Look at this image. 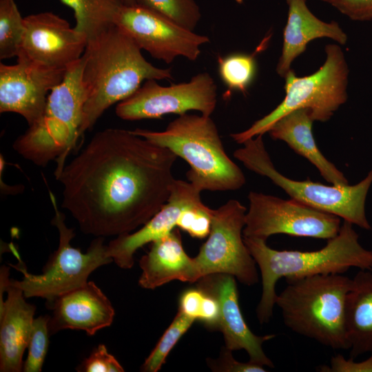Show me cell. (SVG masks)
Here are the masks:
<instances>
[{"mask_svg":"<svg viewBox=\"0 0 372 372\" xmlns=\"http://www.w3.org/2000/svg\"><path fill=\"white\" fill-rule=\"evenodd\" d=\"M50 198L55 212L52 224L57 228L59 234L58 249L49 258L42 273L34 275L28 271L18 251L12 246V251L19 263L11 266L20 271L23 277L21 280L10 279V283L21 289L25 298H44L48 307L61 296L85 285L89 276L98 267L113 262L103 237H96L86 253L73 247L70 241L75 236L74 230L67 227L65 215L58 209L55 196L51 192Z\"/></svg>","mask_w":372,"mask_h":372,"instance_id":"9","label":"cell"},{"mask_svg":"<svg viewBox=\"0 0 372 372\" xmlns=\"http://www.w3.org/2000/svg\"><path fill=\"white\" fill-rule=\"evenodd\" d=\"M216 103V84L208 72H201L188 82L169 86L161 85L157 80H147L118 103L116 114L126 121L158 118L169 114L181 115L192 110L210 116Z\"/></svg>","mask_w":372,"mask_h":372,"instance_id":"12","label":"cell"},{"mask_svg":"<svg viewBox=\"0 0 372 372\" xmlns=\"http://www.w3.org/2000/svg\"><path fill=\"white\" fill-rule=\"evenodd\" d=\"M286 281L276 299L285 326L333 349H349L344 308L353 279L335 273Z\"/></svg>","mask_w":372,"mask_h":372,"instance_id":"5","label":"cell"},{"mask_svg":"<svg viewBox=\"0 0 372 372\" xmlns=\"http://www.w3.org/2000/svg\"><path fill=\"white\" fill-rule=\"evenodd\" d=\"M70 7L75 19L74 28L90 39L116 24L123 5L119 0H61Z\"/></svg>","mask_w":372,"mask_h":372,"instance_id":"24","label":"cell"},{"mask_svg":"<svg viewBox=\"0 0 372 372\" xmlns=\"http://www.w3.org/2000/svg\"><path fill=\"white\" fill-rule=\"evenodd\" d=\"M247 211L234 199L212 209L210 233L194 258L201 278L220 273L247 286L258 282L256 262L243 238Z\"/></svg>","mask_w":372,"mask_h":372,"instance_id":"10","label":"cell"},{"mask_svg":"<svg viewBox=\"0 0 372 372\" xmlns=\"http://www.w3.org/2000/svg\"><path fill=\"white\" fill-rule=\"evenodd\" d=\"M86 92L83 133L113 104L134 93L143 81L172 79L170 68L147 61L132 37L114 24L87 40L82 56Z\"/></svg>","mask_w":372,"mask_h":372,"instance_id":"2","label":"cell"},{"mask_svg":"<svg viewBox=\"0 0 372 372\" xmlns=\"http://www.w3.org/2000/svg\"><path fill=\"white\" fill-rule=\"evenodd\" d=\"M313 121L309 110L298 109L281 117L268 132L273 139L285 142L294 152L308 160L331 184L349 185L344 174L318 147L312 133Z\"/></svg>","mask_w":372,"mask_h":372,"instance_id":"22","label":"cell"},{"mask_svg":"<svg viewBox=\"0 0 372 372\" xmlns=\"http://www.w3.org/2000/svg\"><path fill=\"white\" fill-rule=\"evenodd\" d=\"M353 224L343 220L338 234L322 249L311 251L276 250L265 240L245 237L244 241L258 265L262 295L256 309L259 322L267 323L276 304V286L282 278L296 279L314 275L344 273L351 267L372 271V251L363 247Z\"/></svg>","mask_w":372,"mask_h":372,"instance_id":"3","label":"cell"},{"mask_svg":"<svg viewBox=\"0 0 372 372\" xmlns=\"http://www.w3.org/2000/svg\"><path fill=\"white\" fill-rule=\"evenodd\" d=\"M142 269L139 285L154 289L172 280L194 282L201 277L194 258L185 251L177 229L154 240L139 261Z\"/></svg>","mask_w":372,"mask_h":372,"instance_id":"20","label":"cell"},{"mask_svg":"<svg viewBox=\"0 0 372 372\" xmlns=\"http://www.w3.org/2000/svg\"><path fill=\"white\" fill-rule=\"evenodd\" d=\"M211 211L202 201L188 206L181 212L176 227L193 238H205L210 233Z\"/></svg>","mask_w":372,"mask_h":372,"instance_id":"31","label":"cell"},{"mask_svg":"<svg viewBox=\"0 0 372 372\" xmlns=\"http://www.w3.org/2000/svg\"><path fill=\"white\" fill-rule=\"evenodd\" d=\"M177 157L131 130L100 131L56 178L61 207L85 234L132 233L167 203Z\"/></svg>","mask_w":372,"mask_h":372,"instance_id":"1","label":"cell"},{"mask_svg":"<svg viewBox=\"0 0 372 372\" xmlns=\"http://www.w3.org/2000/svg\"><path fill=\"white\" fill-rule=\"evenodd\" d=\"M131 131L185 160L190 167L186 174L188 180L202 192L237 190L246 182L242 171L227 154L210 116L185 113L164 131Z\"/></svg>","mask_w":372,"mask_h":372,"instance_id":"4","label":"cell"},{"mask_svg":"<svg viewBox=\"0 0 372 372\" xmlns=\"http://www.w3.org/2000/svg\"><path fill=\"white\" fill-rule=\"evenodd\" d=\"M49 308L52 309L48 322L50 335L68 329L93 335L110 326L115 313L110 300L92 281L61 296Z\"/></svg>","mask_w":372,"mask_h":372,"instance_id":"19","label":"cell"},{"mask_svg":"<svg viewBox=\"0 0 372 372\" xmlns=\"http://www.w3.org/2000/svg\"><path fill=\"white\" fill-rule=\"evenodd\" d=\"M178 311L209 328L218 327L219 302L214 294L201 287L187 289L181 293Z\"/></svg>","mask_w":372,"mask_h":372,"instance_id":"26","label":"cell"},{"mask_svg":"<svg viewBox=\"0 0 372 372\" xmlns=\"http://www.w3.org/2000/svg\"><path fill=\"white\" fill-rule=\"evenodd\" d=\"M318 371L322 372H372V353L369 358L360 362H355L352 358L346 359L342 355L337 354L331 357L329 366H320Z\"/></svg>","mask_w":372,"mask_h":372,"instance_id":"34","label":"cell"},{"mask_svg":"<svg viewBox=\"0 0 372 372\" xmlns=\"http://www.w3.org/2000/svg\"><path fill=\"white\" fill-rule=\"evenodd\" d=\"M25 31L24 18L14 0H0V59L17 56Z\"/></svg>","mask_w":372,"mask_h":372,"instance_id":"25","label":"cell"},{"mask_svg":"<svg viewBox=\"0 0 372 372\" xmlns=\"http://www.w3.org/2000/svg\"><path fill=\"white\" fill-rule=\"evenodd\" d=\"M24 25L17 56L50 68L68 69L85 52L87 37L52 12L30 14L24 17Z\"/></svg>","mask_w":372,"mask_h":372,"instance_id":"15","label":"cell"},{"mask_svg":"<svg viewBox=\"0 0 372 372\" xmlns=\"http://www.w3.org/2000/svg\"><path fill=\"white\" fill-rule=\"evenodd\" d=\"M79 371L123 372L124 369L104 344H99L80 366Z\"/></svg>","mask_w":372,"mask_h":372,"instance_id":"32","label":"cell"},{"mask_svg":"<svg viewBox=\"0 0 372 372\" xmlns=\"http://www.w3.org/2000/svg\"><path fill=\"white\" fill-rule=\"evenodd\" d=\"M218 62V72L224 83L230 90L246 92L256 74L254 56L235 53L220 58Z\"/></svg>","mask_w":372,"mask_h":372,"instance_id":"28","label":"cell"},{"mask_svg":"<svg viewBox=\"0 0 372 372\" xmlns=\"http://www.w3.org/2000/svg\"><path fill=\"white\" fill-rule=\"evenodd\" d=\"M17 58L16 64H0V112L19 114L30 126L42 116L50 92L63 81L68 68Z\"/></svg>","mask_w":372,"mask_h":372,"instance_id":"14","label":"cell"},{"mask_svg":"<svg viewBox=\"0 0 372 372\" xmlns=\"http://www.w3.org/2000/svg\"><path fill=\"white\" fill-rule=\"evenodd\" d=\"M332 6L352 20H372V0H335Z\"/></svg>","mask_w":372,"mask_h":372,"instance_id":"35","label":"cell"},{"mask_svg":"<svg viewBox=\"0 0 372 372\" xmlns=\"http://www.w3.org/2000/svg\"><path fill=\"white\" fill-rule=\"evenodd\" d=\"M7 298L0 306V371H23V355L28 347L36 307L25 300L23 291L10 283L9 269L0 270V298Z\"/></svg>","mask_w":372,"mask_h":372,"instance_id":"18","label":"cell"},{"mask_svg":"<svg viewBox=\"0 0 372 372\" xmlns=\"http://www.w3.org/2000/svg\"><path fill=\"white\" fill-rule=\"evenodd\" d=\"M344 322L350 356L372 353V272L360 270L345 302Z\"/></svg>","mask_w":372,"mask_h":372,"instance_id":"23","label":"cell"},{"mask_svg":"<svg viewBox=\"0 0 372 372\" xmlns=\"http://www.w3.org/2000/svg\"><path fill=\"white\" fill-rule=\"evenodd\" d=\"M136 6L193 32L201 18L200 8L194 0H136Z\"/></svg>","mask_w":372,"mask_h":372,"instance_id":"27","label":"cell"},{"mask_svg":"<svg viewBox=\"0 0 372 372\" xmlns=\"http://www.w3.org/2000/svg\"><path fill=\"white\" fill-rule=\"evenodd\" d=\"M194 321V319L178 311L154 349L145 359L141 367V371L145 372L159 371L162 365L165 363L169 353Z\"/></svg>","mask_w":372,"mask_h":372,"instance_id":"29","label":"cell"},{"mask_svg":"<svg viewBox=\"0 0 372 372\" xmlns=\"http://www.w3.org/2000/svg\"><path fill=\"white\" fill-rule=\"evenodd\" d=\"M83 65L81 56L68 68L63 81L50 92L41 118L13 143L15 151L37 166L45 167L56 160V178L84 134Z\"/></svg>","mask_w":372,"mask_h":372,"instance_id":"6","label":"cell"},{"mask_svg":"<svg viewBox=\"0 0 372 372\" xmlns=\"http://www.w3.org/2000/svg\"><path fill=\"white\" fill-rule=\"evenodd\" d=\"M201 192L189 181L175 179L167 203L149 220L139 230L118 236L107 245L113 262L122 269L132 268L137 249L174 229L183 210L201 201Z\"/></svg>","mask_w":372,"mask_h":372,"instance_id":"16","label":"cell"},{"mask_svg":"<svg viewBox=\"0 0 372 372\" xmlns=\"http://www.w3.org/2000/svg\"><path fill=\"white\" fill-rule=\"evenodd\" d=\"M200 287L214 294L220 304L218 327L224 337L225 347L231 351L244 349L249 361L274 368L272 361L262 349L264 342L276 337L273 334L255 335L246 323L238 302V294L234 277L228 274H218L215 280L202 278Z\"/></svg>","mask_w":372,"mask_h":372,"instance_id":"17","label":"cell"},{"mask_svg":"<svg viewBox=\"0 0 372 372\" xmlns=\"http://www.w3.org/2000/svg\"><path fill=\"white\" fill-rule=\"evenodd\" d=\"M49 316L34 319L28 344V357L24 361L23 371L40 372L45 358L49 344Z\"/></svg>","mask_w":372,"mask_h":372,"instance_id":"30","label":"cell"},{"mask_svg":"<svg viewBox=\"0 0 372 372\" xmlns=\"http://www.w3.org/2000/svg\"><path fill=\"white\" fill-rule=\"evenodd\" d=\"M287 23L283 30V43L276 72L285 78L293 61L307 49V44L320 38L331 39L340 45L347 42V35L335 21L325 22L308 8L306 0H286Z\"/></svg>","mask_w":372,"mask_h":372,"instance_id":"21","label":"cell"},{"mask_svg":"<svg viewBox=\"0 0 372 372\" xmlns=\"http://www.w3.org/2000/svg\"><path fill=\"white\" fill-rule=\"evenodd\" d=\"M119 1L124 6H136V0H119Z\"/></svg>","mask_w":372,"mask_h":372,"instance_id":"36","label":"cell"},{"mask_svg":"<svg viewBox=\"0 0 372 372\" xmlns=\"http://www.w3.org/2000/svg\"><path fill=\"white\" fill-rule=\"evenodd\" d=\"M207 364L213 371L218 372H265L263 366L251 361L238 362L234 358L231 351L226 347L216 360L207 359Z\"/></svg>","mask_w":372,"mask_h":372,"instance_id":"33","label":"cell"},{"mask_svg":"<svg viewBox=\"0 0 372 372\" xmlns=\"http://www.w3.org/2000/svg\"><path fill=\"white\" fill-rule=\"evenodd\" d=\"M243 236L267 240L272 235L287 234L329 240L341 227L337 216L317 210L292 198L250 192Z\"/></svg>","mask_w":372,"mask_h":372,"instance_id":"11","label":"cell"},{"mask_svg":"<svg viewBox=\"0 0 372 372\" xmlns=\"http://www.w3.org/2000/svg\"><path fill=\"white\" fill-rule=\"evenodd\" d=\"M116 24L126 31L141 50L153 58L171 63L177 57L196 60L200 46L209 42L169 19L138 6H123Z\"/></svg>","mask_w":372,"mask_h":372,"instance_id":"13","label":"cell"},{"mask_svg":"<svg viewBox=\"0 0 372 372\" xmlns=\"http://www.w3.org/2000/svg\"><path fill=\"white\" fill-rule=\"evenodd\" d=\"M324 50L325 61L313 74L300 77L292 70L287 74L282 102L247 130L231 134L236 143L263 135L281 117L298 109L309 110L314 121L326 122L332 117L347 100L349 68L340 45L328 44Z\"/></svg>","mask_w":372,"mask_h":372,"instance_id":"7","label":"cell"},{"mask_svg":"<svg viewBox=\"0 0 372 372\" xmlns=\"http://www.w3.org/2000/svg\"><path fill=\"white\" fill-rule=\"evenodd\" d=\"M320 1L328 3H330L331 5L335 1V0H320Z\"/></svg>","mask_w":372,"mask_h":372,"instance_id":"37","label":"cell"},{"mask_svg":"<svg viewBox=\"0 0 372 372\" xmlns=\"http://www.w3.org/2000/svg\"><path fill=\"white\" fill-rule=\"evenodd\" d=\"M262 134L245 141L234 156L248 169L269 178L291 198L310 207L338 216L362 229L370 230L365 202L372 184V169L353 185H326L309 178L296 180L280 173L274 167L263 141Z\"/></svg>","mask_w":372,"mask_h":372,"instance_id":"8","label":"cell"}]
</instances>
